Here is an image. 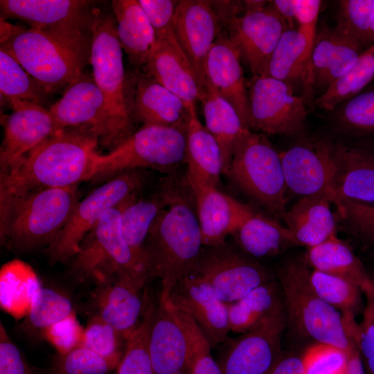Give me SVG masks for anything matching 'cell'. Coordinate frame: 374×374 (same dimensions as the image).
<instances>
[{
	"mask_svg": "<svg viewBox=\"0 0 374 374\" xmlns=\"http://www.w3.org/2000/svg\"><path fill=\"white\" fill-rule=\"evenodd\" d=\"M98 145L97 137L89 131H57L15 166L1 172L0 197L77 186L94 178Z\"/></svg>",
	"mask_w": 374,
	"mask_h": 374,
	"instance_id": "obj_1",
	"label": "cell"
},
{
	"mask_svg": "<svg viewBox=\"0 0 374 374\" xmlns=\"http://www.w3.org/2000/svg\"><path fill=\"white\" fill-rule=\"evenodd\" d=\"M91 32L55 33L1 21V48L14 57L48 94L66 89L89 62Z\"/></svg>",
	"mask_w": 374,
	"mask_h": 374,
	"instance_id": "obj_2",
	"label": "cell"
},
{
	"mask_svg": "<svg viewBox=\"0 0 374 374\" xmlns=\"http://www.w3.org/2000/svg\"><path fill=\"white\" fill-rule=\"evenodd\" d=\"M77 186L0 197V236L9 249L25 252L48 246L79 202Z\"/></svg>",
	"mask_w": 374,
	"mask_h": 374,
	"instance_id": "obj_3",
	"label": "cell"
},
{
	"mask_svg": "<svg viewBox=\"0 0 374 374\" xmlns=\"http://www.w3.org/2000/svg\"><path fill=\"white\" fill-rule=\"evenodd\" d=\"M202 246L197 216L177 195L154 221L145 247L152 278L161 279V296L193 273Z\"/></svg>",
	"mask_w": 374,
	"mask_h": 374,
	"instance_id": "obj_4",
	"label": "cell"
},
{
	"mask_svg": "<svg viewBox=\"0 0 374 374\" xmlns=\"http://www.w3.org/2000/svg\"><path fill=\"white\" fill-rule=\"evenodd\" d=\"M122 204L108 210L83 238L71 259L70 271L75 278L98 285L127 277L143 288L153 279L147 262L134 252L123 235Z\"/></svg>",
	"mask_w": 374,
	"mask_h": 374,
	"instance_id": "obj_5",
	"label": "cell"
},
{
	"mask_svg": "<svg viewBox=\"0 0 374 374\" xmlns=\"http://www.w3.org/2000/svg\"><path fill=\"white\" fill-rule=\"evenodd\" d=\"M305 261L291 260L276 271L283 294L287 325L301 335L338 347L349 353L355 345L344 317L313 289Z\"/></svg>",
	"mask_w": 374,
	"mask_h": 374,
	"instance_id": "obj_6",
	"label": "cell"
},
{
	"mask_svg": "<svg viewBox=\"0 0 374 374\" xmlns=\"http://www.w3.org/2000/svg\"><path fill=\"white\" fill-rule=\"evenodd\" d=\"M91 32L89 63L93 78L105 99L113 150L135 132L127 106L123 48L114 15L93 7Z\"/></svg>",
	"mask_w": 374,
	"mask_h": 374,
	"instance_id": "obj_7",
	"label": "cell"
},
{
	"mask_svg": "<svg viewBox=\"0 0 374 374\" xmlns=\"http://www.w3.org/2000/svg\"><path fill=\"white\" fill-rule=\"evenodd\" d=\"M227 175L268 212L281 217L286 211L288 188L280 153L262 133L244 130Z\"/></svg>",
	"mask_w": 374,
	"mask_h": 374,
	"instance_id": "obj_8",
	"label": "cell"
},
{
	"mask_svg": "<svg viewBox=\"0 0 374 374\" xmlns=\"http://www.w3.org/2000/svg\"><path fill=\"white\" fill-rule=\"evenodd\" d=\"M280 156L289 190L301 197L323 196L335 206L337 213L341 211V170L335 140L305 136Z\"/></svg>",
	"mask_w": 374,
	"mask_h": 374,
	"instance_id": "obj_9",
	"label": "cell"
},
{
	"mask_svg": "<svg viewBox=\"0 0 374 374\" xmlns=\"http://www.w3.org/2000/svg\"><path fill=\"white\" fill-rule=\"evenodd\" d=\"M187 127L143 125L107 154L96 157V177L127 170L165 168L185 159Z\"/></svg>",
	"mask_w": 374,
	"mask_h": 374,
	"instance_id": "obj_10",
	"label": "cell"
},
{
	"mask_svg": "<svg viewBox=\"0 0 374 374\" xmlns=\"http://www.w3.org/2000/svg\"><path fill=\"white\" fill-rule=\"evenodd\" d=\"M138 170L117 173L76 204L64 228L47 247L52 262L71 260L83 238L108 210L136 196L143 181Z\"/></svg>",
	"mask_w": 374,
	"mask_h": 374,
	"instance_id": "obj_11",
	"label": "cell"
},
{
	"mask_svg": "<svg viewBox=\"0 0 374 374\" xmlns=\"http://www.w3.org/2000/svg\"><path fill=\"white\" fill-rule=\"evenodd\" d=\"M249 129L264 133L306 136V102L293 87L280 80L252 75L247 81Z\"/></svg>",
	"mask_w": 374,
	"mask_h": 374,
	"instance_id": "obj_12",
	"label": "cell"
},
{
	"mask_svg": "<svg viewBox=\"0 0 374 374\" xmlns=\"http://www.w3.org/2000/svg\"><path fill=\"white\" fill-rule=\"evenodd\" d=\"M193 274L209 283L225 303L236 301L274 279L272 273L254 258L226 242L202 248Z\"/></svg>",
	"mask_w": 374,
	"mask_h": 374,
	"instance_id": "obj_13",
	"label": "cell"
},
{
	"mask_svg": "<svg viewBox=\"0 0 374 374\" xmlns=\"http://www.w3.org/2000/svg\"><path fill=\"white\" fill-rule=\"evenodd\" d=\"M243 5L242 14L226 19L227 35L253 75H261L288 26L271 1H244Z\"/></svg>",
	"mask_w": 374,
	"mask_h": 374,
	"instance_id": "obj_14",
	"label": "cell"
},
{
	"mask_svg": "<svg viewBox=\"0 0 374 374\" xmlns=\"http://www.w3.org/2000/svg\"><path fill=\"white\" fill-rule=\"evenodd\" d=\"M59 130L80 129L94 134L99 145L112 150V132L105 97L92 74L84 73L70 84L48 109Z\"/></svg>",
	"mask_w": 374,
	"mask_h": 374,
	"instance_id": "obj_15",
	"label": "cell"
},
{
	"mask_svg": "<svg viewBox=\"0 0 374 374\" xmlns=\"http://www.w3.org/2000/svg\"><path fill=\"white\" fill-rule=\"evenodd\" d=\"M287 326L286 314L268 320L230 338L217 362L223 374H269L283 356L282 335Z\"/></svg>",
	"mask_w": 374,
	"mask_h": 374,
	"instance_id": "obj_16",
	"label": "cell"
},
{
	"mask_svg": "<svg viewBox=\"0 0 374 374\" xmlns=\"http://www.w3.org/2000/svg\"><path fill=\"white\" fill-rule=\"evenodd\" d=\"M159 296L189 315L212 348L229 339L231 329L226 303L200 276L195 274L187 275L174 285L168 296Z\"/></svg>",
	"mask_w": 374,
	"mask_h": 374,
	"instance_id": "obj_17",
	"label": "cell"
},
{
	"mask_svg": "<svg viewBox=\"0 0 374 374\" xmlns=\"http://www.w3.org/2000/svg\"><path fill=\"white\" fill-rule=\"evenodd\" d=\"M125 97L133 123L187 127L190 109L183 100L155 79L139 71L126 75Z\"/></svg>",
	"mask_w": 374,
	"mask_h": 374,
	"instance_id": "obj_18",
	"label": "cell"
},
{
	"mask_svg": "<svg viewBox=\"0 0 374 374\" xmlns=\"http://www.w3.org/2000/svg\"><path fill=\"white\" fill-rule=\"evenodd\" d=\"M93 3L82 0H1L3 18L24 21L30 28L55 33L90 32Z\"/></svg>",
	"mask_w": 374,
	"mask_h": 374,
	"instance_id": "obj_19",
	"label": "cell"
},
{
	"mask_svg": "<svg viewBox=\"0 0 374 374\" xmlns=\"http://www.w3.org/2000/svg\"><path fill=\"white\" fill-rule=\"evenodd\" d=\"M12 112L3 121L0 150L1 172L17 163L59 129L49 111L28 101H8Z\"/></svg>",
	"mask_w": 374,
	"mask_h": 374,
	"instance_id": "obj_20",
	"label": "cell"
},
{
	"mask_svg": "<svg viewBox=\"0 0 374 374\" xmlns=\"http://www.w3.org/2000/svg\"><path fill=\"white\" fill-rule=\"evenodd\" d=\"M174 27L178 43L204 91L206 57L221 33L219 15L209 1H177Z\"/></svg>",
	"mask_w": 374,
	"mask_h": 374,
	"instance_id": "obj_21",
	"label": "cell"
},
{
	"mask_svg": "<svg viewBox=\"0 0 374 374\" xmlns=\"http://www.w3.org/2000/svg\"><path fill=\"white\" fill-rule=\"evenodd\" d=\"M206 84L211 85L235 109L244 127L249 129L247 80L241 65V56L227 33L215 40L205 63Z\"/></svg>",
	"mask_w": 374,
	"mask_h": 374,
	"instance_id": "obj_22",
	"label": "cell"
},
{
	"mask_svg": "<svg viewBox=\"0 0 374 374\" xmlns=\"http://www.w3.org/2000/svg\"><path fill=\"white\" fill-rule=\"evenodd\" d=\"M149 355L154 374H190L184 331L170 303L160 296L152 317Z\"/></svg>",
	"mask_w": 374,
	"mask_h": 374,
	"instance_id": "obj_23",
	"label": "cell"
},
{
	"mask_svg": "<svg viewBox=\"0 0 374 374\" xmlns=\"http://www.w3.org/2000/svg\"><path fill=\"white\" fill-rule=\"evenodd\" d=\"M143 289L130 278L118 277L98 285L94 292L95 314L128 340L138 327L148 302Z\"/></svg>",
	"mask_w": 374,
	"mask_h": 374,
	"instance_id": "obj_24",
	"label": "cell"
},
{
	"mask_svg": "<svg viewBox=\"0 0 374 374\" xmlns=\"http://www.w3.org/2000/svg\"><path fill=\"white\" fill-rule=\"evenodd\" d=\"M192 190L204 247L224 244L226 238L233 235L254 212L217 188L196 187Z\"/></svg>",
	"mask_w": 374,
	"mask_h": 374,
	"instance_id": "obj_25",
	"label": "cell"
},
{
	"mask_svg": "<svg viewBox=\"0 0 374 374\" xmlns=\"http://www.w3.org/2000/svg\"><path fill=\"white\" fill-rule=\"evenodd\" d=\"M366 50L335 27L322 26L317 33L310 60L313 92L317 90L324 93L355 65Z\"/></svg>",
	"mask_w": 374,
	"mask_h": 374,
	"instance_id": "obj_26",
	"label": "cell"
},
{
	"mask_svg": "<svg viewBox=\"0 0 374 374\" xmlns=\"http://www.w3.org/2000/svg\"><path fill=\"white\" fill-rule=\"evenodd\" d=\"M144 73L181 98L187 108L196 107L204 89L192 64L182 49L158 41Z\"/></svg>",
	"mask_w": 374,
	"mask_h": 374,
	"instance_id": "obj_27",
	"label": "cell"
},
{
	"mask_svg": "<svg viewBox=\"0 0 374 374\" xmlns=\"http://www.w3.org/2000/svg\"><path fill=\"white\" fill-rule=\"evenodd\" d=\"M185 160L191 188H217L222 172L220 146L198 118L196 107L190 109Z\"/></svg>",
	"mask_w": 374,
	"mask_h": 374,
	"instance_id": "obj_28",
	"label": "cell"
},
{
	"mask_svg": "<svg viewBox=\"0 0 374 374\" xmlns=\"http://www.w3.org/2000/svg\"><path fill=\"white\" fill-rule=\"evenodd\" d=\"M330 204L321 195L303 196L286 210L281 217L295 245L310 248L337 236L336 218Z\"/></svg>",
	"mask_w": 374,
	"mask_h": 374,
	"instance_id": "obj_29",
	"label": "cell"
},
{
	"mask_svg": "<svg viewBox=\"0 0 374 374\" xmlns=\"http://www.w3.org/2000/svg\"><path fill=\"white\" fill-rule=\"evenodd\" d=\"M311 55L304 35L298 28H288L281 35L261 75L280 80L292 87L296 83L302 84L307 103L313 93Z\"/></svg>",
	"mask_w": 374,
	"mask_h": 374,
	"instance_id": "obj_30",
	"label": "cell"
},
{
	"mask_svg": "<svg viewBox=\"0 0 374 374\" xmlns=\"http://www.w3.org/2000/svg\"><path fill=\"white\" fill-rule=\"evenodd\" d=\"M336 142L341 170V202L350 199L374 204V139L355 143Z\"/></svg>",
	"mask_w": 374,
	"mask_h": 374,
	"instance_id": "obj_31",
	"label": "cell"
},
{
	"mask_svg": "<svg viewBox=\"0 0 374 374\" xmlns=\"http://www.w3.org/2000/svg\"><path fill=\"white\" fill-rule=\"evenodd\" d=\"M118 37L131 63L143 69L153 53L157 38L137 0L112 1Z\"/></svg>",
	"mask_w": 374,
	"mask_h": 374,
	"instance_id": "obj_32",
	"label": "cell"
},
{
	"mask_svg": "<svg viewBox=\"0 0 374 374\" xmlns=\"http://www.w3.org/2000/svg\"><path fill=\"white\" fill-rule=\"evenodd\" d=\"M231 331L244 333L262 323L286 314L279 282L267 281L240 299L226 303Z\"/></svg>",
	"mask_w": 374,
	"mask_h": 374,
	"instance_id": "obj_33",
	"label": "cell"
},
{
	"mask_svg": "<svg viewBox=\"0 0 374 374\" xmlns=\"http://www.w3.org/2000/svg\"><path fill=\"white\" fill-rule=\"evenodd\" d=\"M205 127L217 141L221 151L222 172L228 175L237 141L244 130L234 107L206 84L200 98Z\"/></svg>",
	"mask_w": 374,
	"mask_h": 374,
	"instance_id": "obj_34",
	"label": "cell"
},
{
	"mask_svg": "<svg viewBox=\"0 0 374 374\" xmlns=\"http://www.w3.org/2000/svg\"><path fill=\"white\" fill-rule=\"evenodd\" d=\"M330 130L344 143L374 139V80L360 93L329 112Z\"/></svg>",
	"mask_w": 374,
	"mask_h": 374,
	"instance_id": "obj_35",
	"label": "cell"
},
{
	"mask_svg": "<svg viewBox=\"0 0 374 374\" xmlns=\"http://www.w3.org/2000/svg\"><path fill=\"white\" fill-rule=\"evenodd\" d=\"M176 195L172 190L164 189L152 198L139 200L134 196L121 204L123 235L134 252L148 265L145 247L150 229L159 214Z\"/></svg>",
	"mask_w": 374,
	"mask_h": 374,
	"instance_id": "obj_36",
	"label": "cell"
},
{
	"mask_svg": "<svg viewBox=\"0 0 374 374\" xmlns=\"http://www.w3.org/2000/svg\"><path fill=\"white\" fill-rule=\"evenodd\" d=\"M233 235L242 251L254 258L274 256L295 245L286 226L255 211Z\"/></svg>",
	"mask_w": 374,
	"mask_h": 374,
	"instance_id": "obj_37",
	"label": "cell"
},
{
	"mask_svg": "<svg viewBox=\"0 0 374 374\" xmlns=\"http://www.w3.org/2000/svg\"><path fill=\"white\" fill-rule=\"evenodd\" d=\"M305 262L314 270L348 279L360 287L371 276L361 260L337 235L308 248Z\"/></svg>",
	"mask_w": 374,
	"mask_h": 374,
	"instance_id": "obj_38",
	"label": "cell"
},
{
	"mask_svg": "<svg viewBox=\"0 0 374 374\" xmlns=\"http://www.w3.org/2000/svg\"><path fill=\"white\" fill-rule=\"evenodd\" d=\"M373 80L374 44L361 55L352 68L315 99L314 105L330 112L342 102L360 93Z\"/></svg>",
	"mask_w": 374,
	"mask_h": 374,
	"instance_id": "obj_39",
	"label": "cell"
},
{
	"mask_svg": "<svg viewBox=\"0 0 374 374\" xmlns=\"http://www.w3.org/2000/svg\"><path fill=\"white\" fill-rule=\"evenodd\" d=\"M0 91L8 101L22 100L43 106L48 93L19 62L0 48Z\"/></svg>",
	"mask_w": 374,
	"mask_h": 374,
	"instance_id": "obj_40",
	"label": "cell"
},
{
	"mask_svg": "<svg viewBox=\"0 0 374 374\" xmlns=\"http://www.w3.org/2000/svg\"><path fill=\"white\" fill-rule=\"evenodd\" d=\"M311 285L326 303L340 310L343 314L355 316L364 311L362 290L355 283L335 275L312 270L310 276Z\"/></svg>",
	"mask_w": 374,
	"mask_h": 374,
	"instance_id": "obj_41",
	"label": "cell"
},
{
	"mask_svg": "<svg viewBox=\"0 0 374 374\" xmlns=\"http://www.w3.org/2000/svg\"><path fill=\"white\" fill-rule=\"evenodd\" d=\"M74 312L66 296L54 289L40 287L33 296L26 326L43 335L47 329Z\"/></svg>",
	"mask_w": 374,
	"mask_h": 374,
	"instance_id": "obj_42",
	"label": "cell"
},
{
	"mask_svg": "<svg viewBox=\"0 0 374 374\" xmlns=\"http://www.w3.org/2000/svg\"><path fill=\"white\" fill-rule=\"evenodd\" d=\"M373 0H341L335 28L367 49L374 44L371 30Z\"/></svg>",
	"mask_w": 374,
	"mask_h": 374,
	"instance_id": "obj_43",
	"label": "cell"
},
{
	"mask_svg": "<svg viewBox=\"0 0 374 374\" xmlns=\"http://www.w3.org/2000/svg\"><path fill=\"white\" fill-rule=\"evenodd\" d=\"M371 277L361 286L366 299L362 321L357 323L355 317L343 314L348 335L359 351L364 374H374V290Z\"/></svg>",
	"mask_w": 374,
	"mask_h": 374,
	"instance_id": "obj_44",
	"label": "cell"
},
{
	"mask_svg": "<svg viewBox=\"0 0 374 374\" xmlns=\"http://www.w3.org/2000/svg\"><path fill=\"white\" fill-rule=\"evenodd\" d=\"M154 305L149 304L142 321L128 339L116 374H154L149 355V335Z\"/></svg>",
	"mask_w": 374,
	"mask_h": 374,
	"instance_id": "obj_45",
	"label": "cell"
},
{
	"mask_svg": "<svg viewBox=\"0 0 374 374\" xmlns=\"http://www.w3.org/2000/svg\"><path fill=\"white\" fill-rule=\"evenodd\" d=\"M171 306L186 337L190 374H223L211 355L209 342L196 323L186 313Z\"/></svg>",
	"mask_w": 374,
	"mask_h": 374,
	"instance_id": "obj_46",
	"label": "cell"
},
{
	"mask_svg": "<svg viewBox=\"0 0 374 374\" xmlns=\"http://www.w3.org/2000/svg\"><path fill=\"white\" fill-rule=\"evenodd\" d=\"M127 341L112 326L94 314L84 329L81 346L105 357L117 369Z\"/></svg>",
	"mask_w": 374,
	"mask_h": 374,
	"instance_id": "obj_47",
	"label": "cell"
},
{
	"mask_svg": "<svg viewBox=\"0 0 374 374\" xmlns=\"http://www.w3.org/2000/svg\"><path fill=\"white\" fill-rule=\"evenodd\" d=\"M116 368L94 351L79 346L55 357L47 374H110Z\"/></svg>",
	"mask_w": 374,
	"mask_h": 374,
	"instance_id": "obj_48",
	"label": "cell"
},
{
	"mask_svg": "<svg viewBox=\"0 0 374 374\" xmlns=\"http://www.w3.org/2000/svg\"><path fill=\"white\" fill-rule=\"evenodd\" d=\"M301 357L305 374H346L348 353L335 346L314 342Z\"/></svg>",
	"mask_w": 374,
	"mask_h": 374,
	"instance_id": "obj_49",
	"label": "cell"
},
{
	"mask_svg": "<svg viewBox=\"0 0 374 374\" xmlns=\"http://www.w3.org/2000/svg\"><path fill=\"white\" fill-rule=\"evenodd\" d=\"M338 220L349 233L364 242L374 245V204L342 199Z\"/></svg>",
	"mask_w": 374,
	"mask_h": 374,
	"instance_id": "obj_50",
	"label": "cell"
},
{
	"mask_svg": "<svg viewBox=\"0 0 374 374\" xmlns=\"http://www.w3.org/2000/svg\"><path fill=\"white\" fill-rule=\"evenodd\" d=\"M145 11L158 41L181 48L176 37L174 16L177 1L138 0Z\"/></svg>",
	"mask_w": 374,
	"mask_h": 374,
	"instance_id": "obj_51",
	"label": "cell"
},
{
	"mask_svg": "<svg viewBox=\"0 0 374 374\" xmlns=\"http://www.w3.org/2000/svg\"><path fill=\"white\" fill-rule=\"evenodd\" d=\"M83 334L84 329L74 312L47 329L43 336L54 346L58 354H64L82 345Z\"/></svg>",
	"mask_w": 374,
	"mask_h": 374,
	"instance_id": "obj_52",
	"label": "cell"
},
{
	"mask_svg": "<svg viewBox=\"0 0 374 374\" xmlns=\"http://www.w3.org/2000/svg\"><path fill=\"white\" fill-rule=\"evenodd\" d=\"M23 354L0 323V374H33Z\"/></svg>",
	"mask_w": 374,
	"mask_h": 374,
	"instance_id": "obj_53",
	"label": "cell"
},
{
	"mask_svg": "<svg viewBox=\"0 0 374 374\" xmlns=\"http://www.w3.org/2000/svg\"><path fill=\"white\" fill-rule=\"evenodd\" d=\"M322 1L319 0H294L295 16L298 30L304 35L312 52L317 35V26Z\"/></svg>",
	"mask_w": 374,
	"mask_h": 374,
	"instance_id": "obj_54",
	"label": "cell"
},
{
	"mask_svg": "<svg viewBox=\"0 0 374 374\" xmlns=\"http://www.w3.org/2000/svg\"><path fill=\"white\" fill-rule=\"evenodd\" d=\"M269 374H305L301 356L283 355Z\"/></svg>",
	"mask_w": 374,
	"mask_h": 374,
	"instance_id": "obj_55",
	"label": "cell"
},
{
	"mask_svg": "<svg viewBox=\"0 0 374 374\" xmlns=\"http://www.w3.org/2000/svg\"><path fill=\"white\" fill-rule=\"evenodd\" d=\"M276 10L287 23L289 28H298L296 24L294 0L271 1Z\"/></svg>",
	"mask_w": 374,
	"mask_h": 374,
	"instance_id": "obj_56",
	"label": "cell"
},
{
	"mask_svg": "<svg viewBox=\"0 0 374 374\" xmlns=\"http://www.w3.org/2000/svg\"><path fill=\"white\" fill-rule=\"evenodd\" d=\"M346 374H364L362 359L355 344L348 353Z\"/></svg>",
	"mask_w": 374,
	"mask_h": 374,
	"instance_id": "obj_57",
	"label": "cell"
},
{
	"mask_svg": "<svg viewBox=\"0 0 374 374\" xmlns=\"http://www.w3.org/2000/svg\"><path fill=\"white\" fill-rule=\"evenodd\" d=\"M371 30L374 36V0H373V7L372 21H371Z\"/></svg>",
	"mask_w": 374,
	"mask_h": 374,
	"instance_id": "obj_58",
	"label": "cell"
},
{
	"mask_svg": "<svg viewBox=\"0 0 374 374\" xmlns=\"http://www.w3.org/2000/svg\"><path fill=\"white\" fill-rule=\"evenodd\" d=\"M371 285L374 290V277L371 276Z\"/></svg>",
	"mask_w": 374,
	"mask_h": 374,
	"instance_id": "obj_59",
	"label": "cell"
}]
</instances>
